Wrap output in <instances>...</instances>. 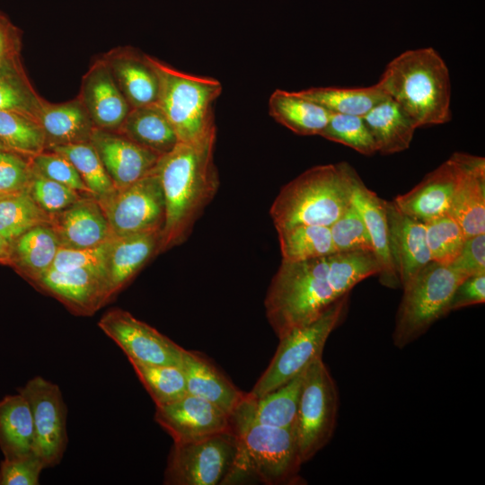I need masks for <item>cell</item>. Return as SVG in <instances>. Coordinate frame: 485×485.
Instances as JSON below:
<instances>
[{
  "label": "cell",
  "mask_w": 485,
  "mask_h": 485,
  "mask_svg": "<svg viewBox=\"0 0 485 485\" xmlns=\"http://www.w3.org/2000/svg\"><path fill=\"white\" fill-rule=\"evenodd\" d=\"M330 230L336 252L354 251L374 252L366 226L352 202L330 226Z\"/></svg>",
  "instance_id": "obj_43"
},
{
  "label": "cell",
  "mask_w": 485,
  "mask_h": 485,
  "mask_svg": "<svg viewBox=\"0 0 485 485\" xmlns=\"http://www.w3.org/2000/svg\"><path fill=\"white\" fill-rule=\"evenodd\" d=\"M417 128L451 120V80L433 48L409 49L391 60L377 82Z\"/></svg>",
  "instance_id": "obj_2"
},
{
  "label": "cell",
  "mask_w": 485,
  "mask_h": 485,
  "mask_svg": "<svg viewBox=\"0 0 485 485\" xmlns=\"http://www.w3.org/2000/svg\"><path fill=\"white\" fill-rule=\"evenodd\" d=\"M62 247L89 248L112 237L107 218L92 196H84L63 211L49 216L48 223Z\"/></svg>",
  "instance_id": "obj_20"
},
{
  "label": "cell",
  "mask_w": 485,
  "mask_h": 485,
  "mask_svg": "<svg viewBox=\"0 0 485 485\" xmlns=\"http://www.w3.org/2000/svg\"><path fill=\"white\" fill-rule=\"evenodd\" d=\"M154 420L173 442L232 432L230 417L225 411L190 393L168 404L155 406Z\"/></svg>",
  "instance_id": "obj_14"
},
{
  "label": "cell",
  "mask_w": 485,
  "mask_h": 485,
  "mask_svg": "<svg viewBox=\"0 0 485 485\" xmlns=\"http://www.w3.org/2000/svg\"><path fill=\"white\" fill-rule=\"evenodd\" d=\"M304 372L279 387L249 401L253 419L278 428H293L295 421Z\"/></svg>",
  "instance_id": "obj_33"
},
{
  "label": "cell",
  "mask_w": 485,
  "mask_h": 485,
  "mask_svg": "<svg viewBox=\"0 0 485 485\" xmlns=\"http://www.w3.org/2000/svg\"><path fill=\"white\" fill-rule=\"evenodd\" d=\"M129 362L155 406L168 404L188 393L182 366Z\"/></svg>",
  "instance_id": "obj_38"
},
{
  "label": "cell",
  "mask_w": 485,
  "mask_h": 485,
  "mask_svg": "<svg viewBox=\"0 0 485 485\" xmlns=\"http://www.w3.org/2000/svg\"><path fill=\"white\" fill-rule=\"evenodd\" d=\"M28 192L36 204L48 216L65 210L86 196L66 185L38 175L34 172Z\"/></svg>",
  "instance_id": "obj_45"
},
{
  "label": "cell",
  "mask_w": 485,
  "mask_h": 485,
  "mask_svg": "<svg viewBox=\"0 0 485 485\" xmlns=\"http://www.w3.org/2000/svg\"><path fill=\"white\" fill-rule=\"evenodd\" d=\"M298 93L331 113L361 117L388 97L378 83L366 87H313Z\"/></svg>",
  "instance_id": "obj_32"
},
{
  "label": "cell",
  "mask_w": 485,
  "mask_h": 485,
  "mask_svg": "<svg viewBox=\"0 0 485 485\" xmlns=\"http://www.w3.org/2000/svg\"><path fill=\"white\" fill-rule=\"evenodd\" d=\"M108 242L109 240L97 246L78 249L60 246L50 269L65 271L87 268L105 275L104 264Z\"/></svg>",
  "instance_id": "obj_47"
},
{
  "label": "cell",
  "mask_w": 485,
  "mask_h": 485,
  "mask_svg": "<svg viewBox=\"0 0 485 485\" xmlns=\"http://www.w3.org/2000/svg\"><path fill=\"white\" fill-rule=\"evenodd\" d=\"M38 122L45 137L46 149L90 142L94 128L93 120L78 96L60 103L45 101L38 116Z\"/></svg>",
  "instance_id": "obj_26"
},
{
  "label": "cell",
  "mask_w": 485,
  "mask_h": 485,
  "mask_svg": "<svg viewBox=\"0 0 485 485\" xmlns=\"http://www.w3.org/2000/svg\"><path fill=\"white\" fill-rule=\"evenodd\" d=\"M43 469L36 455L16 460L4 459L0 463V485H38Z\"/></svg>",
  "instance_id": "obj_48"
},
{
  "label": "cell",
  "mask_w": 485,
  "mask_h": 485,
  "mask_svg": "<svg viewBox=\"0 0 485 485\" xmlns=\"http://www.w3.org/2000/svg\"><path fill=\"white\" fill-rule=\"evenodd\" d=\"M237 451L232 432L173 442L163 474L165 485L228 483Z\"/></svg>",
  "instance_id": "obj_10"
},
{
  "label": "cell",
  "mask_w": 485,
  "mask_h": 485,
  "mask_svg": "<svg viewBox=\"0 0 485 485\" xmlns=\"http://www.w3.org/2000/svg\"><path fill=\"white\" fill-rule=\"evenodd\" d=\"M35 431L28 401L21 393L0 400V450L4 459L35 455Z\"/></svg>",
  "instance_id": "obj_28"
},
{
  "label": "cell",
  "mask_w": 485,
  "mask_h": 485,
  "mask_svg": "<svg viewBox=\"0 0 485 485\" xmlns=\"http://www.w3.org/2000/svg\"><path fill=\"white\" fill-rule=\"evenodd\" d=\"M379 265L373 251L335 252L329 256V273L334 288L340 295L366 278L378 275Z\"/></svg>",
  "instance_id": "obj_40"
},
{
  "label": "cell",
  "mask_w": 485,
  "mask_h": 485,
  "mask_svg": "<svg viewBox=\"0 0 485 485\" xmlns=\"http://www.w3.org/2000/svg\"><path fill=\"white\" fill-rule=\"evenodd\" d=\"M117 131L160 156L172 151L180 142L157 103L131 108Z\"/></svg>",
  "instance_id": "obj_30"
},
{
  "label": "cell",
  "mask_w": 485,
  "mask_h": 485,
  "mask_svg": "<svg viewBox=\"0 0 485 485\" xmlns=\"http://www.w3.org/2000/svg\"><path fill=\"white\" fill-rule=\"evenodd\" d=\"M98 327L122 349L129 361L182 366L184 348L125 310L115 308L106 312Z\"/></svg>",
  "instance_id": "obj_13"
},
{
  "label": "cell",
  "mask_w": 485,
  "mask_h": 485,
  "mask_svg": "<svg viewBox=\"0 0 485 485\" xmlns=\"http://www.w3.org/2000/svg\"><path fill=\"white\" fill-rule=\"evenodd\" d=\"M77 96L100 129L117 131L131 109L102 57L83 75Z\"/></svg>",
  "instance_id": "obj_18"
},
{
  "label": "cell",
  "mask_w": 485,
  "mask_h": 485,
  "mask_svg": "<svg viewBox=\"0 0 485 485\" xmlns=\"http://www.w3.org/2000/svg\"><path fill=\"white\" fill-rule=\"evenodd\" d=\"M339 410V392L322 357L304 371L294 431L301 460H311L331 439Z\"/></svg>",
  "instance_id": "obj_9"
},
{
  "label": "cell",
  "mask_w": 485,
  "mask_h": 485,
  "mask_svg": "<svg viewBox=\"0 0 485 485\" xmlns=\"http://www.w3.org/2000/svg\"><path fill=\"white\" fill-rule=\"evenodd\" d=\"M28 401L34 424V454L44 468L60 463L66 449L67 410L59 386L35 376L16 389Z\"/></svg>",
  "instance_id": "obj_12"
},
{
  "label": "cell",
  "mask_w": 485,
  "mask_h": 485,
  "mask_svg": "<svg viewBox=\"0 0 485 485\" xmlns=\"http://www.w3.org/2000/svg\"><path fill=\"white\" fill-rule=\"evenodd\" d=\"M11 243L0 235V264L9 265Z\"/></svg>",
  "instance_id": "obj_52"
},
{
  "label": "cell",
  "mask_w": 485,
  "mask_h": 485,
  "mask_svg": "<svg viewBox=\"0 0 485 485\" xmlns=\"http://www.w3.org/2000/svg\"><path fill=\"white\" fill-rule=\"evenodd\" d=\"M60 246L49 224L38 225L11 242L9 265L32 284L51 269Z\"/></svg>",
  "instance_id": "obj_27"
},
{
  "label": "cell",
  "mask_w": 485,
  "mask_h": 485,
  "mask_svg": "<svg viewBox=\"0 0 485 485\" xmlns=\"http://www.w3.org/2000/svg\"><path fill=\"white\" fill-rule=\"evenodd\" d=\"M319 136L347 146L366 156L377 153L374 138L361 116L331 113Z\"/></svg>",
  "instance_id": "obj_42"
},
{
  "label": "cell",
  "mask_w": 485,
  "mask_h": 485,
  "mask_svg": "<svg viewBox=\"0 0 485 485\" xmlns=\"http://www.w3.org/2000/svg\"><path fill=\"white\" fill-rule=\"evenodd\" d=\"M48 223L49 216L28 191L0 194V235L10 243L31 228Z\"/></svg>",
  "instance_id": "obj_37"
},
{
  "label": "cell",
  "mask_w": 485,
  "mask_h": 485,
  "mask_svg": "<svg viewBox=\"0 0 485 485\" xmlns=\"http://www.w3.org/2000/svg\"><path fill=\"white\" fill-rule=\"evenodd\" d=\"M0 146L31 158L46 149L45 137L36 119L0 110Z\"/></svg>",
  "instance_id": "obj_36"
},
{
  "label": "cell",
  "mask_w": 485,
  "mask_h": 485,
  "mask_svg": "<svg viewBox=\"0 0 485 485\" xmlns=\"http://www.w3.org/2000/svg\"><path fill=\"white\" fill-rule=\"evenodd\" d=\"M467 276L451 266L429 261L401 287L392 332L393 345L404 348L447 315L457 286Z\"/></svg>",
  "instance_id": "obj_7"
},
{
  "label": "cell",
  "mask_w": 485,
  "mask_h": 485,
  "mask_svg": "<svg viewBox=\"0 0 485 485\" xmlns=\"http://www.w3.org/2000/svg\"><path fill=\"white\" fill-rule=\"evenodd\" d=\"M277 232L283 261L309 260L336 252L330 226L298 225Z\"/></svg>",
  "instance_id": "obj_34"
},
{
  "label": "cell",
  "mask_w": 485,
  "mask_h": 485,
  "mask_svg": "<svg viewBox=\"0 0 485 485\" xmlns=\"http://www.w3.org/2000/svg\"><path fill=\"white\" fill-rule=\"evenodd\" d=\"M215 140L203 144L179 142L160 156L154 168L165 201L161 252L183 242L219 187L214 163Z\"/></svg>",
  "instance_id": "obj_1"
},
{
  "label": "cell",
  "mask_w": 485,
  "mask_h": 485,
  "mask_svg": "<svg viewBox=\"0 0 485 485\" xmlns=\"http://www.w3.org/2000/svg\"><path fill=\"white\" fill-rule=\"evenodd\" d=\"M20 32L6 18L0 15V65L20 57Z\"/></svg>",
  "instance_id": "obj_51"
},
{
  "label": "cell",
  "mask_w": 485,
  "mask_h": 485,
  "mask_svg": "<svg viewBox=\"0 0 485 485\" xmlns=\"http://www.w3.org/2000/svg\"><path fill=\"white\" fill-rule=\"evenodd\" d=\"M159 80L157 104L174 128L179 141L203 144L216 139L213 105L222 93L212 77L179 71L146 55Z\"/></svg>",
  "instance_id": "obj_6"
},
{
  "label": "cell",
  "mask_w": 485,
  "mask_h": 485,
  "mask_svg": "<svg viewBox=\"0 0 485 485\" xmlns=\"http://www.w3.org/2000/svg\"><path fill=\"white\" fill-rule=\"evenodd\" d=\"M462 174L463 166L454 153L410 191L392 201L401 212L425 223L448 213Z\"/></svg>",
  "instance_id": "obj_16"
},
{
  "label": "cell",
  "mask_w": 485,
  "mask_h": 485,
  "mask_svg": "<svg viewBox=\"0 0 485 485\" xmlns=\"http://www.w3.org/2000/svg\"><path fill=\"white\" fill-rule=\"evenodd\" d=\"M112 236L161 231L165 223V201L154 169L140 180L97 199Z\"/></svg>",
  "instance_id": "obj_11"
},
{
  "label": "cell",
  "mask_w": 485,
  "mask_h": 485,
  "mask_svg": "<svg viewBox=\"0 0 485 485\" xmlns=\"http://www.w3.org/2000/svg\"><path fill=\"white\" fill-rule=\"evenodd\" d=\"M237 451L228 480L251 476L267 485L300 484L301 460L294 428L261 424L251 415L249 395L230 414Z\"/></svg>",
  "instance_id": "obj_3"
},
{
  "label": "cell",
  "mask_w": 485,
  "mask_h": 485,
  "mask_svg": "<svg viewBox=\"0 0 485 485\" xmlns=\"http://www.w3.org/2000/svg\"><path fill=\"white\" fill-rule=\"evenodd\" d=\"M0 149H3V148L0 146Z\"/></svg>",
  "instance_id": "obj_53"
},
{
  "label": "cell",
  "mask_w": 485,
  "mask_h": 485,
  "mask_svg": "<svg viewBox=\"0 0 485 485\" xmlns=\"http://www.w3.org/2000/svg\"><path fill=\"white\" fill-rule=\"evenodd\" d=\"M45 100L34 90L20 57L0 65V110L38 116Z\"/></svg>",
  "instance_id": "obj_35"
},
{
  "label": "cell",
  "mask_w": 485,
  "mask_h": 485,
  "mask_svg": "<svg viewBox=\"0 0 485 485\" xmlns=\"http://www.w3.org/2000/svg\"><path fill=\"white\" fill-rule=\"evenodd\" d=\"M485 301V272L465 278L453 295L450 310L454 311Z\"/></svg>",
  "instance_id": "obj_50"
},
{
  "label": "cell",
  "mask_w": 485,
  "mask_h": 485,
  "mask_svg": "<svg viewBox=\"0 0 485 485\" xmlns=\"http://www.w3.org/2000/svg\"><path fill=\"white\" fill-rule=\"evenodd\" d=\"M449 266L467 277L485 272V234L466 237L459 255Z\"/></svg>",
  "instance_id": "obj_49"
},
{
  "label": "cell",
  "mask_w": 485,
  "mask_h": 485,
  "mask_svg": "<svg viewBox=\"0 0 485 485\" xmlns=\"http://www.w3.org/2000/svg\"><path fill=\"white\" fill-rule=\"evenodd\" d=\"M329 256L282 260L264 300L267 319L278 340L312 322L344 296L331 280Z\"/></svg>",
  "instance_id": "obj_5"
},
{
  "label": "cell",
  "mask_w": 485,
  "mask_h": 485,
  "mask_svg": "<svg viewBox=\"0 0 485 485\" xmlns=\"http://www.w3.org/2000/svg\"><path fill=\"white\" fill-rule=\"evenodd\" d=\"M101 57L130 108L157 102L159 80L146 54L130 47H119Z\"/></svg>",
  "instance_id": "obj_21"
},
{
  "label": "cell",
  "mask_w": 485,
  "mask_h": 485,
  "mask_svg": "<svg viewBox=\"0 0 485 485\" xmlns=\"http://www.w3.org/2000/svg\"><path fill=\"white\" fill-rule=\"evenodd\" d=\"M32 285L77 315H92L112 298L106 276L93 269H49Z\"/></svg>",
  "instance_id": "obj_15"
},
{
  "label": "cell",
  "mask_w": 485,
  "mask_h": 485,
  "mask_svg": "<svg viewBox=\"0 0 485 485\" xmlns=\"http://www.w3.org/2000/svg\"><path fill=\"white\" fill-rule=\"evenodd\" d=\"M181 366L188 393L216 404L229 416L247 393L239 390L199 353L183 349Z\"/></svg>",
  "instance_id": "obj_25"
},
{
  "label": "cell",
  "mask_w": 485,
  "mask_h": 485,
  "mask_svg": "<svg viewBox=\"0 0 485 485\" xmlns=\"http://www.w3.org/2000/svg\"><path fill=\"white\" fill-rule=\"evenodd\" d=\"M355 169L347 162L313 166L284 185L270 207L276 229L331 226L350 206Z\"/></svg>",
  "instance_id": "obj_4"
},
{
  "label": "cell",
  "mask_w": 485,
  "mask_h": 485,
  "mask_svg": "<svg viewBox=\"0 0 485 485\" xmlns=\"http://www.w3.org/2000/svg\"><path fill=\"white\" fill-rule=\"evenodd\" d=\"M390 249L401 287L431 261L423 222L401 212L393 201L384 199Z\"/></svg>",
  "instance_id": "obj_19"
},
{
  "label": "cell",
  "mask_w": 485,
  "mask_h": 485,
  "mask_svg": "<svg viewBox=\"0 0 485 485\" xmlns=\"http://www.w3.org/2000/svg\"><path fill=\"white\" fill-rule=\"evenodd\" d=\"M375 143L377 152L392 154L410 147L417 127L390 97L362 116Z\"/></svg>",
  "instance_id": "obj_29"
},
{
  "label": "cell",
  "mask_w": 485,
  "mask_h": 485,
  "mask_svg": "<svg viewBox=\"0 0 485 485\" xmlns=\"http://www.w3.org/2000/svg\"><path fill=\"white\" fill-rule=\"evenodd\" d=\"M270 116L300 136L320 135L331 112L298 92L276 90L269 97Z\"/></svg>",
  "instance_id": "obj_31"
},
{
  "label": "cell",
  "mask_w": 485,
  "mask_h": 485,
  "mask_svg": "<svg viewBox=\"0 0 485 485\" xmlns=\"http://www.w3.org/2000/svg\"><path fill=\"white\" fill-rule=\"evenodd\" d=\"M351 200L360 213L370 235L380 269L378 273L380 283L390 288H398L401 282L391 253L384 199L368 189L357 174Z\"/></svg>",
  "instance_id": "obj_24"
},
{
  "label": "cell",
  "mask_w": 485,
  "mask_h": 485,
  "mask_svg": "<svg viewBox=\"0 0 485 485\" xmlns=\"http://www.w3.org/2000/svg\"><path fill=\"white\" fill-rule=\"evenodd\" d=\"M424 224L431 260L450 265L459 255L466 239L462 227L448 213Z\"/></svg>",
  "instance_id": "obj_41"
},
{
  "label": "cell",
  "mask_w": 485,
  "mask_h": 485,
  "mask_svg": "<svg viewBox=\"0 0 485 485\" xmlns=\"http://www.w3.org/2000/svg\"><path fill=\"white\" fill-rule=\"evenodd\" d=\"M30 161L36 174L66 185L84 195L92 196L74 165L62 154L44 150L30 158Z\"/></svg>",
  "instance_id": "obj_44"
},
{
  "label": "cell",
  "mask_w": 485,
  "mask_h": 485,
  "mask_svg": "<svg viewBox=\"0 0 485 485\" xmlns=\"http://www.w3.org/2000/svg\"><path fill=\"white\" fill-rule=\"evenodd\" d=\"M46 150L65 156L96 199L105 197L115 189L91 142L57 146Z\"/></svg>",
  "instance_id": "obj_39"
},
{
  "label": "cell",
  "mask_w": 485,
  "mask_h": 485,
  "mask_svg": "<svg viewBox=\"0 0 485 485\" xmlns=\"http://www.w3.org/2000/svg\"><path fill=\"white\" fill-rule=\"evenodd\" d=\"M32 177L30 158L0 149V194L28 191Z\"/></svg>",
  "instance_id": "obj_46"
},
{
  "label": "cell",
  "mask_w": 485,
  "mask_h": 485,
  "mask_svg": "<svg viewBox=\"0 0 485 485\" xmlns=\"http://www.w3.org/2000/svg\"><path fill=\"white\" fill-rule=\"evenodd\" d=\"M162 232L112 236L108 242L105 275L111 296L116 295L144 265L161 252Z\"/></svg>",
  "instance_id": "obj_22"
},
{
  "label": "cell",
  "mask_w": 485,
  "mask_h": 485,
  "mask_svg": "<svg viewBox=\"0 0 485 485\" xmlns=\"http://www.w3.org/2000/svg\"><path fill=\"white\" fill-rule=\"evenodd\" d=\"M90 142L115 188L126 187L149 174L160 158L118 131L94 128Z\"/></svg>",
  "instance_id": "obj_17"
},
{
  "label": "cell",
  "mask_w": 485,
  "mask_h": 485,
  "mask_svg": "<svg viewBox=\"0 0 485 485\" xmlns=\"http://www.w3.org/2000/svg\"><path fill=\"white\" fill-rule=\"evenodd\" d=\"M348 294L332 304L312 322L293 330L279 339V344L267 369L249 394L263 396L304 372L322 357L326 341L348 310Z\"/></svg>",
  "instance_id": "obj_8"
},
{
  "label": "cell",
  "mask_w": 485,
  "mask_h": 485,
  "mask_svg": "<svg viewBox=\"0 0 485 485\" xmlns=\"http://www.w3.org/2000/svg\"><path fill=\"white\" fill-rule=\"evenodd\" d=\"M463 174L448 214L460 225L466 237L485 234V159L454 153Z\"/></svg>",
  "instance_id": "obj_23"
}]
</instances>
